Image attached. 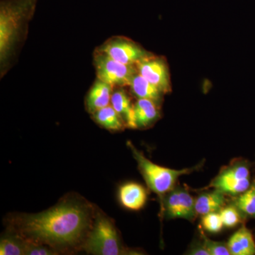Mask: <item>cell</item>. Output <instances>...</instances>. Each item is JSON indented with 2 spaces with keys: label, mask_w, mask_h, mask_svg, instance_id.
Returning <instances> with one entry per match:
<instances>
[{
  "label": "cell",
  "mask_w": 255,
  "mask_h": 255,
  "mask_svg": "<svg viewBox=\"0 0 255 255\" xmlns=\"http://www.w3.org/2000/svg\"><path fill=\"white\" fill-rule=\"evenodd\" d=\"M13 226L26 241L63 249L85 241L91 227V214L82 202L66 201L39 214L18 216Z\"/></svg>",
  "instance_id": "cell-1"
},
{
  "label": "cell",
  "mask_w": 255,
  "mask_h": 255,
  "mask_svg": "<svg viewBox=\"0 0 255 255\" xmlns=\"http://www.w3.org/2000/svg\"><path fill=\"white\" fill-rule=\"evenodd\" d=\"M223 226L227 228H233L241 222V213L235 204L224 206L220 211Z\"/></svg>",
  "instance_id": "cell-21"
},
{
  "label": "cell",
  "mask_w": 255,
  "mask_h": 255,
  "mask_svg": "<svg viewBox=\"0 0 255 255\" xmlns=\"http://www.w3.org/2000/svg\"><path fill=\"white\" fill-rule=\"evenodd\" d=\"M202 226L208 232L219 233L224 226L220 212L211 213L203 216Z\"/></svg>",
  "instance_id": "cell-22"
},
{
  "label": "cell",
  "mask_w": 255,
  "mask_h": 255,
  "mask_svg": "<svg viewBox=\"0 0 255 255\" xmlns=\"http://www.w3.org/2000/svg\"><path fill=\"white\" fill-rule=\"evenodd\" d=\"M251 187L250 179L242 180H226L216 177L211 184V187L222 191L224 194L240 195Z\"/></svg>",
  "instance_id": "cell-17"
},
{
  "label": "cell",
  "mask_w": 255,
  "mask_h": 255,
  "mask_svg": "<svg viewBox=\"0 0 255 255\" xmlns=\"http://www.w3.org/2000/svg\"><path fill=\"white\" fill-rule=\"evenodd\" d=\"M84 249L89 254L96 255L127 254L114 223L101 214L97 215L92 229L87 234Z\"/></svg>",
  "instance_id": "cell-4"
},
{
  "label": "cell",
  "mask_w": 255,
  "mask_h": 255,
  "mask_svg": "<svg viewBox=\"0 0 255 255\" xmlns=\"http://www.w3.org/2000/svg\"><path fill=\"white\" fill-rule=\"evenodd\" d=\"M114 88L112 85L97 79L87 93L85 100L87 112L92 114L110 105Z\"/></svg>",
  "instance_id": "cell-9"
},
{
  "label": "cell",
  "mask_w": 255,
  "mask_h": 255,
  "mask_svg": "<svg viewBox=\"0 0 255 255\" xmlns=\"http://www.w3.org/2000/svg\"><path fill=\"white\" fill-rule=\"evenodd\" d=\"M227 245L232 255H255V243L253 234L243 226L228 240Z\"/></svg>",
  "instance_id": "cell-13"
},
{
  "label": "cell",
  "mask_w": 255,
  "mask_h": 255,
  "mask_svg": "<svg viewBox=\"0 0 255 255\" xmlns=\"http://www.w3.org/2000/svg\"><path fill=\"white\" fill-rule=\"evenodd\" d=\"M241 214L255 217V184L240 194L234 204Z\"/></svg>",
  "instance_id": "cell-19"
},
{
  "label": "cell",
  "mask_w": 255,
  "mask_h": 255,
  "mask_svg": "<svg viewBox=\"0 0 255 255\" xmlns=\"http://www.w3.org/2000/svg\"><path fill=\"white\" fill-rule=\"evenodd\" d=\"M249 169L243 164H235L228 167L219 174L217 178L226 180H242V179H249Z\"/></svg>",
  "instance_id": "cell-20"
},
{
  "label": "cell",
  "mask_w": 255,
  "mask_h": 255,
  "mask_svg": "<svg viewBox=\"0 0 255 255\" xmlns=\"http://www.w3.org/2000/svg\"><path fill=\"white\" fill-rule=\"evenodd\" d=\"M137 73L158 87L163 93L171 90L170 78L167 62L162 57L152 56L142 60L136 65Z\"/></svg>",
  "instance_id": "cell-7"
},
{
  "label": "cell",
  "mask_w": 255,
  "mask_h": 255,
  "mask_svg": "<svg viewBox=\"0 0 255 255\" xmlns=\"http://www.w3.org/2000/svg\"><path fill=\"white\" fill-rule=\"evenodd\" d=\"M189 254L191 255H210L209 252L206 249L204 243L193 247L189 251Z\"/></svg>",
  "instance_id": "cell-25"
},
{
  "label": "cell",
  "mask_w": 255,
  "mask_h": 255,
  "mask_svg": "<svg viewBox=\"0 0 255 255\" xmlns=\"http://www.w3.org/2000/svg\"><path fill=\"white\" fill-rule=\"evenodd\" d=\"M164 211L169 219L191 221L196 215L195 200L186 189H172L164 200Z\"/></svg>",
  "instance_id": "cell-8"
},
{
  "label": "cell",
  "mask_w": 255,
  "mask_h": 255,
  "mask_svg": "<svg viewBox=\"0 0 255 255\" xmlns=\"http://www.w3.org/2000/svg\"><path fill=\"white\" fill-rule=\"evenodd\" d=\"M94 65L97 79L114 87L129 86L137 73L136 67L119 63L99 51L95 53Z\"/></svg>",
  "instance_id": "cell-5"
},
{
  "label": "cell",
  "mask_w": 255,
  "mask_h": 255,
  "mask_svg": "<svg viewBox=\"0 0 255 255\" xmlns=\"http://www.w3.org/2000/svg\"><path fill=\"white\" fill-rule=\"evenodd\" d=\"M159 117V109L156 102L147 99H137L134 105V118L136 128L150 127Z\"/></svg>",
  "instance_id": "cell-11"
},
{
  "label": "cell",
  "mask_w": 255,
  "mask_h": 255,
  "mask_svg": "<svg viewBox=\"0 0 255 255\" xmlns=\"http://www.w3.org/2000/svg\"><path fill=\"white\" fill-rule=\"evenodd\" d=\"M92 116L96 123L110 131H120L127 128L123 119L111 105L97 111Z\"/></svg>",
  "instance_id": "cell-16"
},
{
  "label": "cell",
  "mask_w": 255,
  "mask_h": 255,
  "mask_svg": "<svg viewBox=\"0 0 255 255\" xmlns=\"http://www.w3.org/2000/svg\"><path fill=\"white\" fill-rule=\"evenodd\" d=\"M25 241V253L26 255H58V252L55 251L50 247L45 245L38 244L33 242Z\"/></svg>",
  "instance_id": "cell-24"
},
{
  "label": "cell",
  "mask_w": 255,
  "mask_h": 255,
  "mask_svg": "<svg viewBox=\"0 0 255 255\" xmlns=\"http://www.w3.org/2000/svg\"><path fill=\"white\" fill-rule=\"evenodd\" d=\"M37 0H1L0 2V64L3 76L26 36Z\"/></svg>",
  "instance_id": "cell-2"
},
{
  "label": "cell",
  "mask_w": 255,
  "mask_h": 255,
  "mask_svg": "<svg viewBox=\"0 0 255 255\" xmlns=\"http://www.w3.org/2000/svg\"><path fill=\"white\" fill-rule=\"evenodd\" d=\"M127 145L136 160L137 167L147 187L161 198L174 189L181 176L191 173L195 169H174L162 167L147 159L130 141L127 142Z\"/></svg>",
  "instance_id": "cell-3"
},
{
  "label": "cell",
  "mask_w": 255,
  "mask_h": 255,
  "mask_svg": "<svg viewBox=\"0 0 255 255\" xmlns=\"http://www.w3.org/2000/svg\"><path fill=\"white\" fill-rule=\"evenodd\" d=\"M25 253V241L18 235H7L0 242V255H22Z\"/></svg>",
  "instance_id": "cell-18"
},
{
  "label": "cell",
  "mask_w": 255,
  "mask_h": 255,
  "mask_svg": "<svg viewBox=\"0 0 255 255\" xmlns=\"http://www.w3.org/2000/svg\"><path fill=\"white\" fill-rule=\"evenodd\" d=\"M130 90L137 99H147L158 104L162 100L163 92L148 80L137 73L132 77L130 85Z\"/></svg>",
  "instance_id": "cell-15"
},
{
  "label": "cell",
  "mask_w": 255,
  "mask_h": 255,
  "mask_svg": "<svg viewBox=\"0 0 255 255\" xmlns=\"http://www.w3.org/2000/svg\"><path fill=\"white\" fill-rule=\"evenodd\" d=\"M111 105L123 119L126 127L136 128L134 118V105L125 90L121 88L114 90Z\"/></svg>",
  "instance_id": "cell-12"
},
{
  "label": "cell",
  "mask_w": 255,
  "mask_h": 255,
  "mask_svg": "<svg viewBox=\"0 0 255 255\" xmlns=\"http://www.w3.org/2000/svg\"><path fill=\"white\" fill-rule=\"evenodd\" d=\"M226 205L225 194L214 189V191L201 194L195 200L196 214L204 216L211 213L220 212Z\"/></svg>",
  "instance_id": "cell-14"
},
{
  "label": "cell",
  "mask_w": 255,
  "mask_h": 255,
  "mask_svg": "<svg viewBox=\"0 0 255 255\" xmlns=\"http://www.w3.org/2000/svg\"><path fill=\"white\" fill-rule=\"evenodd\" d=\"M203 243L209 252L210 255H232L227 243L211 241L204 236H203Z\"/></svg>",
  "instance_id": "cell-23"
},
{
  "label": "cell",
  "mask_w": 255,
  "mask_h": 255,
  "mask_svg": "<svg viewBox=\"0 0 255 255\" xmlns=\"http://www.w3.org/2000/svg\"><path fill=\"white\" fill-rule=\"evenodd\" d=\"M119 199L122 205L126 209L139 211L145 205L147 193L140 184L128 182L119 188Z\"/></svg>",
  "instance_id": "cell-10"
},
{
  "label": "cell",
  "mask_w": 255,
  "mask_h": 255,
  "mask_svg": "<svg viewBox=\"0 0 255 255\" xmlns=\"http://www.w3.org/2000/svg\"><path fill=\"white\" fill-rule=\"evenodd\" d=\"M98 51L109 55L119 63L132 66H136L142 60L153 55L140 45L124 37H113L107 40L99 48Z\"/></svg>",
  "instance_id": "cell-6"
}]
</instances>
